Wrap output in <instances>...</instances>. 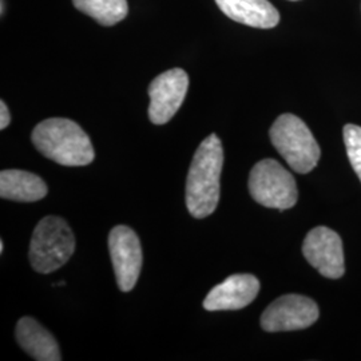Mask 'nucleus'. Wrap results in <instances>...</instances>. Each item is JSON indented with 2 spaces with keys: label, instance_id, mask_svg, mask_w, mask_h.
Masks as SVG:
<instances>
[{
  "label": "nucleus",
  "instance_id": "9d476101",
  "mask_svg": "<svg viewBox=\"0 0 361 361\" xmlns=\"http://www.w3.org/2000/svg\"><path fill=\"white\" fill-rule=\"evenodd\" d=\"M259 281L253 274H233L214 286L204 300V308L216 310H238L247 307L257 297Z\"/></svg>",
  "mask_w": 361,
  "mask_h": 361
},
{
  "label": "nucleus",
  "instance_id": "f8f14e48",
  "mask_svg": "<svg viewBox=\"0 0 361 361\" xmlns=\"http://www.w3.org/2000/svg\"><path fill=\"white\" fill-rule=\"evenodd\" d=\"M19 345L38 361H61V350L54 336L32 317H22L15 329Z\"/></svg>",
  "mask_w": 361,
  "mask_h": 361
},
{
  "label": "nucleus",
  "instance_id": "7ed1b4c3",
  "mask_svg": "<svg viewBox=\"0 0 361 361\" xmlns=\"http://www.w3.org/2000/svg\"><path fill=\"white\" fill-rule=\"evenodd\" d=\"M75 250V235L65 219L47 216L35 226L28 258L34 271L49 274L58 271Z\"/></svg>",
  "mask_w": 361,
  "mask_h": 361
},
{
  "label": "nucleus",
  "instance_id": "f03ea898",
  "mask_svg": "<svg viewBox=\"0 0 361 361\" xmlns=\"http://www.w3.org/2000/svg\"><path fill=\"white\" fill-rule=\"evenodd\" d=\"M39 153L63 166H86L95 158L90 137L67 118L42 121L31 134Z\"/></svg>",
  "mask_w": 361,
  "mask_h": 361
},
{
  "label": "nucleus",
  "instance_id": "1a4fd4ad",
  "mask_svg": "<svg viewBox=\"0 0 361 361\" xmlns=\"http://www.w3.org/2000/svg\"><path fill=\"white\" fill-rule=\"evenodd\" d=\"M302 253L310 265L324 277L336 280L345 271L341 238L329 228L317 226L312 229L304 240Z\"/></svg>",
  "mask_w": 361,
  "mask_h": 361
},
{
  "label": "nucleus",
  "instance_id": "6e6552de",
  "mask_svg": "<svg viewBox=\"0 0 361 361\" xmlns=\"http://www.w3.org/2000/svg\"><path fill=\"white\" fill-rule=\"evenodd\" d=\"M189 89V77L182 68H171L154 78L149 86V118L154 125H165L177 114Z\"/></svg>",
  "mask_w": 361,
  "mask_h": 361
},
{
  "label": "nucleus",
  "instance_id": "4468645a",
  "mask_svg": "<svg viewBox=\"0 0 361 361\" xmlns=\"http://www.w3.org/2000/svg\"><path fill=\"white\" fill-rule=\"evenodd\" d=\"M75 8L95 19L102 26H114L128 13V0H73Z\"/></svg>",
  "mask_w": 361,
  "mask_h": 361
},
{
  "label": "nucleus",
  "instance_id": "9b49d317",
  "mask_svg": "<svg viewBox=\"0 0 361 361\" xmlns=\"http://www.w3.org/2000/svg\"><path fill=\"white\" fill-rule=\"evenodd\" d=\"M219 10L234 22L256 28H273L280 13L269 0H216Z\"/></svg>",
  "mask_w": 361,
  "mask_h": 361
},
{
  "label": "nucleus",
  "instance_id": "39448f33",
  "mask_svg": "<svg viewBox=\"0 0 361 361\" xmlns=\"http://www.w3.org/2000/svg\"><path fill=\"white\" fill-rule=\"evenodd\" d=\"M249 192L259 205L281 212L295 207L298 198L293 176L274 159L259 161L252 169Z\"/></svg>",
  "mask_w": 361,
  "mask_h": 361
},
{
  "label": "nucleus",
  "instance_id": "a211bd4d",
  "mask_svg": "<svg viewBox=\"0 0 361 361\" xmlns=\"http://www.w3.org/2000/svg\"><path fill=\"white\" fill-rule=\"evenodd\" d=\"M4 13V0H1V15Z\"/></svg>",
  "mask_w": 361,
  "mask_h": 361
},
{
  "label": "nucleus",
  "instance_id": "dca6fc26",
  "mask_svg": "<svg viewBox=\"0 0 361 361\" xmlns=\"http://www.w3.org/2000/svg\"><path fill=\"white\" fill-rule=\"evenodd\" d=\"M11 122V114L8 111L7 104H4V101L0 102V129L4 130Z\"/></svg>",
  "mask_w": 361,
  "mask_h": 361
},
{
  "label": "nucleus",
  "instance_id": "2eb2a0df",
  "mask_svg": "<svg viewBox=\"0 0 361 361\" xmlns=\"http://www.w3.org/2000/svg\"><path fill=\"white\" fill-rule=\"evenodd\" d=\"M343 134L350 165L361 180V128L356 125H345Z\"/></svg>",
  "mask_w": 361,
  "mask_h": 361
},
{
  "label": "nucleus",
  "instance_id": "f3484780",
  "mask_svg": "<svg viewBox=\"0 0 361 361\" xmlns=\"http://www.w3.org/2000/svg\"><path fill=\"white\" fill-rule=\"evenodd\" d=\"M3 250H4V244L3 241H0V253H3Z\"/></svg>",
  "mask_w": 361,
  "mask_h": 361
},
{
  "label": "nucleus",
  "instance_id": "f257e3e1",
  "mask_svg": "<svg viewBox=\"0 0 361 361\" xmlns=\"http://www.w3.org/2000/svg\"><path fill=\"white\" fill-rule=\"evenodd\" d=\"M222 165V142L210 134L194 153L186 180V207L194 219L209 217L217 209Z\"/></svg>",
  "mask_w": 361,
  "mask_h": 361
},
{
  "label": "nucleus",
  "instance_id": "ddd939ff",
  "mask_svg": "<svg viewBox=\"0 0 361 361\" xmlns=\"http://www.w3.org/2000/svg\"><path fill=\"white\" fill-rule=\"evenodd\" d=\"M49 188L39 176L25 170L0 173V197L16 202H37L47 195Z\"/></svg>",
  "mask_w": 361,
  "mask_h": 361
},
{
  "label": "nucleus",
  "instance_id": "423d86ee",
  "mask_svg": "<svg viewBox=\"0 0 361 361\" xmlns=\"http://www.w3.org/2000/svg\"><path fill=\"white\" fill-rule=\"evenodd\" d=\"M109 250L119 289L130 292L142 269V246L137 233L125 225L113 228L109 234Z\"/></svg>",
  "mask_w": 361,
  "mask_h": 361
},
{
  "label": "nucleus",
  "instance_id": "6ab92c4d",
  "mask_svg": "<svg viewBox=\"0 0 361 361\" xmlns=\"http://www.w3.org/2000/svg\"><path fill=\"white\" fill-rule=\"evenodd\" d=\"M293 1H296V0H293Z\"/></svg>",
  "mask_w": 361,
  "mask_h": 361
},
{
  "label": "nucleus",
  "instance_id": "0eeeda50",
  "mask_svg": "<svg viewBox=\"0 0 361 361\" xmlns=\"http://www.w3.org/2000/svg\"><path fill=\"white\" fill-rule=\"evenodd\" d=\"M317 304L307 296L285 295L273 301L261 316L267 332H289L305 329L319 319Z\"/></svg>",
  "mask_w": 361,
  "mask_h": 361
},
{
  "label": "nucleus",
  "instance_id": "20e7f679",
  "mask_svg": "<svg viewBox=\"0 0 361 361\" xmlns=\"http://www.w3.org/2000/svg\"><path fill=\"white\" fill-rule=\"evenodd\" d=\"M271 145L296 173L307 174L320 159V146L310 128L293 114L279 116L271 128Z\"/></svg>",
  "mask_w": 361,
  "mask_h": 361
}]
</instances>
